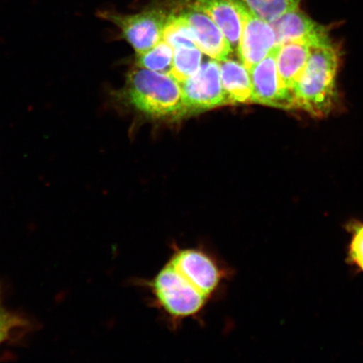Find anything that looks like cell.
I'll return each instance as SVG.
<instances>
[{
    "label": "cell",
    "instance_id": "obj_16",
    "mask_svg": "<svg viewBox=\"0 0 363 363\" xmlns=\"http://www.w3.org/2000/svg\"><path fill=\"white\" fill-rule=\"evenodd\" d=\"M172 58H174V48L162 40L155 47L148 50L142 55H138L136 65L145 69L169 74Z\"/></svg>",
    "mask_w": 363,
    "mask_h": 363
},
{
    "label": "cell",
    "instance_id": "obj_10",
    "mask_svg": "<svg viewBox=\"0 0 363 363\" xmlns=\"http://www.w3.org/2000/svg\"><path fill=\"white\" fill-rule=\"evenodd\" d=\"M206 13L223 33L231 48L237 49L242 33L246 6L240 0H187Z\"/></svg>",
    "mask_w": 363,
    "mask_h": 363
},
{
    "label": "cell",
    "instance_id": "obj_14",
    "mask_svg": "<svg viewBox=\"0 0 363 363\" xmlns=\"http://www.w3.org/2000/svg\"><path fill=\"white\" fill-rule=\"evenodd\" d=\"M240 1L254 15L272 23L284 13L299 9L302 0H240Z\"/></svg>",
    "mask_w": 363,
    "mask_h": 363
},
{
    "label": "cell",
    "instance_id": "obj_8",
    "mask_svg": "<svg viewBox=\"0 0 363 363\" xmlns=\"http://www.w3.org/2000/svg\"><path fill=\"white\" fill-rule=\"evenodd\" d=\"M276 47V34L271 23L254 15L246 6L242 33L237 48L240 62L250 70Z\"/></svg>",
    "mask_w": 363,
    "mask_h": 363
},
{
    "label": "cell",
    "instance_id": "obj_17",
    "mask_svg": "<svg viewBox=\"0 0 363 363\" xmlns=\"http://www.w3.org/2000/svg\"><path fill=\"white\" fill-rule=\"evenodd\" d=\"M350 234L348 262L356 269L363 272V222L351 221L347 226Z\"/></svg>",
    "mask_w": 363,
    "mask_h": 363
},
{
    "label": "cell",
    "instance_id": "obj_13",
    "mask_svg": "<svg viewBox=\"0 0 363 363\" xmlns=\"http://www.w3.org/2000/svg\"><path fill=\"white\" fill-rule=\"evenodd\" d=\"M202 52L198 47L174 49V58L169 75L179 84L184 83L199 69L202 62Z\"/></svg>",
    "mask_w": 363,
    "mask_h": 363
},
{
    "label": "cell",
    "instance_id": "obj_11",
    "mask_svg": "<svg viewBox=\"0 0 363 363\" xmlns=\"http://www.w3.org/2000/svg\"><path fill=\"white\" fill-rule=\"evenodd\" d=\"M222 87L230 104L252 103V86L250 72L242 62H219Z\"/></svg>",
    "mask_w": 363,
    "mask_h": 363
},
{
    "label": "cell",
    "instance_id": "obj_3",
    "mask_svg": "<svg viewBox=\"0 0 363 363\" xmlns=\"http://www.w3.org/2000/svg\"><path fill=\"white\" fill-rule=\"evenodd\" d=\"M125 96L135 110L154 119L184 116L181 84L169 74L138 67L127 78Z\"/></svg>",
    "mask_w": 363,
    "mask_h": 363
},
{
    "label": "cell",
    "instance_id": "obj_12",
    "mask_svg": "<svg viewBox=\"0 0 363 363\" xmlns=\"http://www.w3.org/2000/svg\"><path fill=\"white\" fill-rule=\"evenodd\" d=\"M311 45L303 43H287L277 45L276 62L285 87L293 89L307 65Z\"/></svg>",
    "mask_w": 363,
    "mask_h": 363
},
{
    "label": "cell",
    "instance_id": "obj_7",
    "mask_svg": "<svg viewBox=\"0 0 363 363\" xmlns=\"http://www.w3.org/2000/svg\"><path fill=\"white\" fill-rule=\"evenodd\" d=\"M178 13L187 22L195 43L203 53L218 62L228 59L233 49L223 33L206 13L187 1Z\"/></svg>",
    "mask_w": 363,
    "mask_h": 363
},
{
    "label": "cell",
    "instance_id": "obj_4",
    "mask_svg": "<svg viewBox=\"0 0 363 363\" xmlns=\"http://www.w3.org/2000/svg\"><path fill=\"white\" fill-rule=\"evenodd\" d=\"M98 15L116 26L136 54L142 55L162 40L169 13L160 8H152L133 15L108 11L99 12Z\"/></svg>",
    "mask_w": 363,
    "mask_h": 363
},
{
    "label": "cell",
    "instance_id": "obj_5",
    "mask_svg": "<svg viewBox=\"0 0 363 363\" xmlns=\"http://www.w3.org/2000/svg\"><path fill=\"white\" fill-rule=\"evenodd\" d=\"M180 84L184 116L229 104L221 84L220 63L214 59L204 62L196 74Z\"/></svg>",
    "mask_w": 363,
    "mask_h": 363
},
{
    "label": "cell",
    "instance_id": "obj_15",
    "mask_svg": "<svg viewBox=\"0 0 363 363\" xmlns=\"http://www.w3.org/2000/svg\"><path fill=\"white\" fill-rule=\"evenodd\" d=\"M162 40L174 49L197 47L191 29L178 12L167 16Z\"/></svg>",
    "mask_w": 363,
    "mask_h": 363
},
{
    "label": "cell",
    "instance_id": "obj_18",
    "mask_svg": "<svg viewBox=\"0 0 363 363\" xmlns=\"http://www.w3.org/2000/svg\"><path fill=\"white\" fill-rule=\"evenodd\" d=\"M19 324V320L9 314V313L4 310L0 306V342L6 340L10 331Z\"/></svg>",
    "mask_w": 363,
    "mask_h": 363
},
{
    "label": "cell",
    "instance_id": "obj_2",
    "mask_svg": "<svg viewBox=\"0 0 363 363\" xmlns=\"http://www.w3.org/2000/svg\"><path fill=\"white\" fill-rule=\"evenodd\" d=\"M340 52L333 43L313 45L292 89L294 106L315 117L328 116L337 103Z\"/></svg>",
    "mask_w": 363,
    "mask_h": 363
},
{
    "label": "cell",
    "instance_id": "obj_9",
    "mask_svg": "<svg viewBox=\"0 0 363 363\" xmlns=\"http://www.w3.org/2000/svg\"><path fill=\"white\" fill-rule=\"evenodd\" d=\"M271 25L275 31L277 45L303 43L313 47L331 43L328 29L312 20L301 9L284 13Z\"/></svg>",
    "mask_w": 363,
    "mask_h": 363
},
{
    "label": "cell",
    "instance_id": "obj_1",
    "mask_svg": "<svg viewBox=\"0 0 363 363\" xmlns=\"http://www.w3.org/2000/svg\"><path fill=\"white\" fill-rule=\"evenodd\" d=\"M235 272L214 250L199 243H172L169 258L149 279L134 281L146 293L148 303L171 330L187 320L201 323L212 303L220 301Z\"/></svg>",
    "mask_w": 363,
    "mask_h": 363
},
{
    "label": "cell",
    "instance_id": "obj_6",
    "mask_svg": "<svg viewBox=\"0 0 363 363\" xmlns=\"http://www.w3.org/2000/svg\"><path fill=\"white\" fill-rule=\"evenodd\" d=\"M276 52L277 47L249 70L252 86V103L291 110L295 108L293 93L285 87L280 79Z\"/></svg>",
    "mask_w": 363,
    "mask_h": 363
}]
</instances>
